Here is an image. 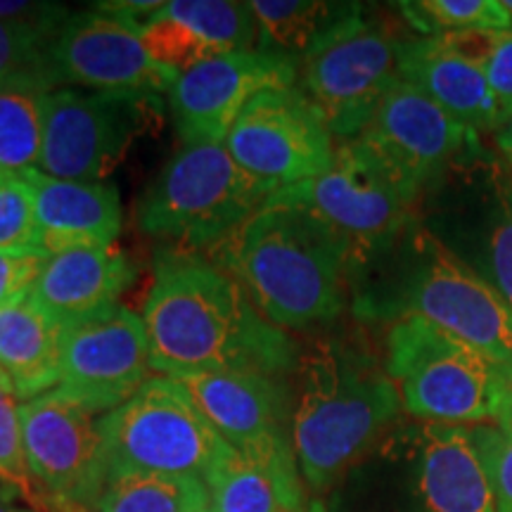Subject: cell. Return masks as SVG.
Instances as JSON below:
<instances>
[{
    "mask_svg": "<svg viewBox=\"0 0 512 512\" xmlns=\"http://www.w3.org/2000/svg\"><path fill=\"white\" fill-rule=\"evenodd\" d=\"M140 318L150 370L176 380L233 370L283 375L299 361L290 335L261 316L233 275L197 252L157 256Z\"/></svg>",
    "mask_w": 512,
    "mask_h": 512,
    "instance_id": "6da1fadb",
    "label": "cell"
},
{
    "mask_svg": "<svg viewBox=\"0 0 512 512\" xmlns=\"http://www.w3.org/2000/svg\"><path fill=\"white\" fill-rule=\"evenodd\" d=\"M211 259L280 330L330 323L344 309L349 247L302 209L264 202Z\"/></svg>",
    "mask_w": 512,
    "mask_h": 512,
    "instance_id": "7a4b0ae2",
    "label": "cell"
},
{
    "mask_svg": "<svg viewBox=\"0 0 512 512\" xmlns=\"http://www.w3.org/2000/svg\"><path fill=\"white\" fill-rule=\"evenodd\" d=\"M299 370L292 448L304 482L325 491L380 444L403 408L384 363L347 344L316 342Z\"/></svg>",
    "mask_w": 512,
    "mask_h": 512,
    "instance_id": "3957f363",
    "label": "cell"
},
{
    "mask_svg": "<svg viewBox=\"0 0 512 512\" xmlns=\"http://www.w3.org/2000/svg\"><path fill=\"white\" fill-rule=\"evenodd\" d=\"M384 370L401 408L437 425H491L503 413V366L418 316L396 318Z\"/></svg>",
    "mask_w": 512,
    "mask_h": 512,
    "instance_id": "277c9868",
    "label": "cell"
},
{
    "mask_svg": "<svg viewBox=\"0 0 512 512\" xmlns=\"http://www.w3.org/2000/svg\"><path fill=\"white\" fill-rule=\"evenodd\" d=\"M266 197L223 143L181 145L140 197L138 226L185 252H211L252 219Z\"/></svg>",
    "mask_w": 512,
    "mask_h": 512,
    "instance_id": "5b68a950",
    "label": "cell"
},
{
    "mask_svg": "<svg viewBox=\"0 0 512 512\" xmlns=\"http://www.w3.org/2000/svg\"><path fill=\"white\" fill-rule=\"evenodd\" d=\"M110 479L174 475L204 479L233 446L211 427L176 377H150L119 408L100 418Z\"/></svg>",
    "mask_w": 512,
    "mask_h": 512,
    "instance_id": "8992f818",
    "label": "cell"
},
{
    "mask_svg": "<svg viewBox=\"0 0 512 512\" xmlns=\"http://www.w3.org/2000/svg\"><path fill=\"white\" fill-rule=\"evenodd\" d=\"M266 202L306 211L349 247L356 264L392 245L411 219L415 195L361 138H351L337 145L328 171Z\"/></svg>",
    "mask_w": 512,
    "mask_h": 512,
    "instance_id": "52a82bcc",
    "label": "cell"
},
{
    "mask_svg": "<svg viewBox=\"0 0 512 512\" xmlns=\"http://www.w3.org/2000/svg\"><path fill=\"white\" fill-rule=\"evenodd\" d=\"M399 43L356 5L302 57L299 88L332 136L351 140L366 131L384 95L401 79Z\"/></svg>",
    "mask_w": 512,
    "mask_h": 512,
    "instance_id": "ba28073f",
    "label": "cell"
},
{
    "mask_svg": "<svg viewBox=\"0 0 512 512\" xmlns=\"http://www.w3.org/2000/svg\"><path fill=\"white\" fill-rule=\"evenodd\" d=\"M396 313L427 320L501 366L512 358V309L486 275L432 235L415 242L411 264L396 287Z\"/></svg>",
    "mask_w": 512,
    "mask_h": 512,
    "instance_id": "9c48e42d",
    "label": "cell"
},
{
    "mask_svg": "<svg viewBox=\"0 0 512 512\" xmlns=\"http://www.w3.org/2000/svg\"><path fill=\"white\" fill-rule=\"evenodd\" d=\"M223 145L268 197L328 171L337 150L328 124L299 86L254 95Z\"/></svg>",
    "mask_w": 512,
    "mask_h": 512,
    "instance_id": "30bf717a",
    "label": "cell"
},
{
    "mask_svg": "<svg viewBox=\"0 0 512 512\" xmlns=\"http://www.w3.org/2000/svg\"><path fill=\"white\" fill-rule=\"evenodd\" d=\"M24 456L43 512L95 510L110 482L100 418L57 389L22 403Z\"/></svg>",
    "mask_w": 512,
    "mask_h": 512,
    "instance_id": "8fae6325",
    "label": "cell"
},
{
    "mask_svg": "<svg viewBox=\"0 0 512 512\" xmlns=\"http://www.w3.org/2000/svg\"><path fill=\"white\" fill-rule=\"evenodd\" d=\"M157 98L55 88L36 169L62 181L102 183L147 124Z\"/></svg>",
    "mask_w": 512,
    "mask_h": 512,
    "instance_id": "7c38bea8",
    "label": "cell"
},
{
    "mask_svg": "<svg viewBox=\"0 0 512 512\" xmlns=\"http://www.w3.org/2000/svg\"><path fill=\"white\" fill-rule=\"evenodd\" d=\"M46 72L55 88L157 98L176 74L147 55L138 24L105 10L76 12L48 48Z\"/></svg>",
    "mask_w": 512,
    "mask_h": 512,
    "instance_id": "4fadbf2b",
    "label": "cell"
},
{
    "mask_svg": "<svg viewBox=\"0 0 512 512\" xmlns=\"http://www.w3.org/2000/svg\"><path fill=\"white\" fill-rule=\"evenodd\" d=\"M143 318L126 306L74 320L62 330L57 392L95 415L126 403L150 380Z\"/></svg>",
    "mask_w": 512,
    "mask_h": 512,
    "instance_id": "5bb4252c",
    "label": "cell"
},
{
    "mask_svg": "<svg viewBox=\"0 0 512 512\" xmlns=\"http://www.w3.org/2000/svg\"><path fill=\"white\" fill-rule=\"evenodd\" d=\"M297 86V60L268 50H235L183 72L169 91L183 145L223 143L247 102L266 88Z\"/></svg>",
    "mask_w": 512,
    "mask_h": 512,
    "instance_id": "9a60e30c",
    "label": "cell"
},
{
    "mask_svg": "<svg viewBox=\"0 0 512 512\" xmlns=\"http://www.w3.org/2000/svg\"><path fill=\"white\" fill-rule=\"evenodd\" d=\"M467 133L425 93L399 79L358 138L418 197L422 185L434 181L458 155Z\"/></svg>",
    "mask_w": 512,
    "mask_h": 512,
    "instance_id": "2e32d148",
    "label": "cell"
},
{
    "mask_svg": "<svg viewBox=\"0 0 512 512\" xmlns=\"http://www.w3.org/2000/svg\"><path fill=\"white\" fill-rule=\"evenodd\" d=\"M401 446L408 463L406 512H498L475 430L420 422Z\"/></svg>",
    "mask_w": 512,
    "mask_h": 512,
    "instance_id": "e0dca14e",
    "label": "cell"
},
{
    "mask_svg": "<svg viewBox=\"0 0 512 512\" xmlns=\"http://www.w3.org/2000/svg\"><path fill=\"white\" fill-rule=\"evenodd\" d=\"M399 76L467 131L498 133L508 124L482 69L448 48L439 36L401 41Z\"/></svg>",
    "mask_w": 512,
    "mask_h": 512,
    "instance_id": "ac0fdd59",
    "label": "cell"
},
{
    "mask_svg": "<svg viewBox=\"0 0 512 512\" xmlns=\"http://www.w3.org/2000/svg\"><path fill=\"white\" fill-rule=\"evenodd\" d=\"M204 484L211 512H306L302 470L287 437L233 448Z\"/></svg>",
    "mask_w": 512,
    "mask_h": 512,
    "instance_id": "d6986e66",
    "label": "cell"
},
{
    "mask_svg": "<svg viewBox=\"0 0 512 512\" xmlns=\"http://www.w3.org/2000/svg\"><path fill=\"white\" fill-rule=\"evenodd\" d=\"M204 418L233 448L285 437V389L278 375L233 370L181 377Z\"/></svg>",
    "mask_w": 512,
    "mask_h": 512,
    "instance_id": "ffe728a7",
    "label": "cell"
},
{
    "mask_svg": "<svg viewBox=\"0 0 512 512\" xmlns=\"http://www.w3.org/2000/svg\"><path fill=\"white\" fill-rule=\"evenodd\" d=\"M22 174L34 190L38 247L57 254L72 247L114 245L121 230V200L112 183L62 181L38 169Z\"/></svg>",
    "mask_w": 512,
    "mask_h": 512,
    "instance_id": "44dd1931",
    "label": "cell"
},
{
    "mask_svg": "<svg viewBox=\"0 0 512 512\" xmlns=\"http://www.w3.org/2000/svg\"><path fill=\"white\" fill-rule=\"evenodd\" d=\"M133 266L117 245L72 247L50 254L34 285V299L57 323L69 325L119 304Z\"/></svg>",
    "mask_w": 512,
    "mask_h": 512,
    "instance_id": "7402d4cb",
    "label": "cell"
},
{
    "mask_svg": "<svg viewBox=\"0 0 512 512\" xmlns=\"http://www.w3.org/2000/svg\"><path fill=\"white\" fill-rule=\"evenodd\" d=\"M62 330L34 294L0 309V370L22 403L60 384Z\"/></svg>",
    "mask_w": 512,
    "mask_h": 512,
    "instance_id": "603a6c76",
    "label": "cell"
},
{
    "mask_svg": "<svg viewBox=\"0 0 512 512\" xmlns=\"http://www.w3.org/2000/svg\"><path fill=\"white\" fill-rule=\"evenodd\" d=\"M53 91V81L43 69L0 81V169L8 174H22L38 166L48 98Z\"/></svg>",
    "mask_w": 512,
    "mask_h": 512,
    "instance_id": "cb8c5ba5",
    "label": "cell"
},
{
    "mask_svg": "<svg viewBox=\"0 0 512 512\" xmlns=\"http://www.w3.org/2000/svg\"><path fill=\"white\" fill-rule=\"evenodd\" d=\"M259 29V50L297 60L356 5L316 0H254L249 3Z\"/></svg>",
    "mask_w": 512,
    "mask_h": 512,
    "instance_id": "d4e9b609",
    "label": "cell"
},
{
    "mask_svg": "<svg viewBox=\"0 0 512 512\" xmlns=\"http://www.w3.org/2000/svg\"><path fill=\"white\" fill-rule=\"evenodd\" d=\"M209 489L200 477L121 475L107 482L93 512H209Z\"/></svg>",
    "mask_w": 512,
    "mask_h": 512,
    "instance_id": "484cf974",
    "label": "cell"
},
{
    "mask_svg": "<svg viewBox=\"0 0 512 512\" xmlns=\"http://www.w3.org/2000/svg\"><path fill=\"white\" fill-rule=\"evenodd\" d=\"M166 15L188 24L219 53L254 50L259 46L254 12L249 3L235 0H171L164 3Z\"/></svg>",
    "mask_w": 512,
    "mask_h": 512,
    "instance_id": "4316f807",
    "label": "cell"
},
{
    "mask_svg": "<svg viewBox=\"0 0 512 512\" xmlns=\"http://www.w3.org/2000/svg\"><path fill=\"white\" fill-rule=\"evenodd\" d=\"M399 8L408 24L425 36L512 29V19L501 0H418L401 3Z\"/></svg>",
    "mask_w": 512,
    "mask_h": 512,
    "instance_id": "83f0119b",
    "label": "cell"
},
{
    "mask_svg": "<svg viewBox=\"0 0 512 512\" xmlns=\"http://www.w3.org/2000/svg\"><path fill=\"white\" fill-rule=\"evenodd\" d=\"M140 38H143V46L147 55L155 60L159 67H164L166 72L181 76L183 72L195 67L209 57L221 55L211 43L192 31L188 24L178 22L176 17L166 15L164 5L155 15L147 17L140 24Z\"/></svg>",
    "mask_w": 512,
    "mask_h": 512,
    "instance_id": "f1b7e54d",
    "label": "cell"
},
{
    "mask_svg": "<svg viewBox=\"0 0 512 512\" xmlns=\"http://www.w3.org/2000/svg\"><path fill=\"white\" fill-rule=\"evenodd\" d=\"M0 484L17 491L29 505L43 512L41 491L31 477L22 439V401L0 370Z\"/></svg>",
    "mask_w": 512,
    "mask_h": 512,
    "instance_id": "f546056e",
    "label": "cell"
},
{
    "mask_svg": "<svg viewBox=\"0 0 512 512\" xmlns=\"http://www.w3.org/2000/svg\"><path fill=\"white\" fill-rule=\"evenodd\" d=\"M38 247L34 190L24 174H5L0 183V249Z\"/></svg>",
    "mask_w": 512,
    "mask_h": 512,
    "instance_id": "4dcf8cb0",
    "label": "cell"
},
{
    "mask_svg": "<svg viewBox=\"0 0 512 512\" xmlns=\"http://www.w3.org/2000/svg\"><path fill=\"white\" fill-rule=\"evenodd\" d=\"M57 31L0 22V81L8 79V76L31 72V69L46 72L48 48Z\"/></svg>",
    "mask_w": 512,
    "mask_h": 512,
    "instance_id": "1f68e13d",
    "label": "cell"
},
{
    "mask_svg": "<svg viewBox=\"0 0 512 512\" xmlns=\"http://www.w3.org/2000/svg\"><path fill=\"white\" fill-rule=\"evenodd\" d=\"M486 280L512 309V197L503 200L484 242Z\"/></svg>",
    "mask_w": 512,
    "mask_h": 512,
    "instance_id": "d6a6232c",
    "label": "cell"
},
{
    "mask_svg": "<svg viewBox=\"0 0 512 512\" xmlns=\"http://www.w3.org/2000/svg\"><path fill=\"white\" fill-rule=\"evenodd\" d=\"M475 439L494 486L496 510L512 512V430L477 425Z\"/></svg>",
    "mask_w": 512,
    "mask_h": 512,
    "instance_id": "836d02e7",
    "label": "cell"
},
{
    "mask_svg": "<svg viewBox=\"0 0 512 512\" xmlns=\"http://www.w3.org/2000/svg\"><path fill=\"white\" fill-rule=\"evenodd\" d=\"M41 247H5L0 249V309L34 292V285L48 261Z\"/></svg>",
    "mask_w": 512,
    "mask_h": 512,
    "instance_id": "e575fe53",
    "label": "cell"
},
{
    "mask_svg": "<svg viewBox=\"0 0 512 512\" xmlns=\"http://www.w3.org/2000/svg\"><path fill=\"white\" fill-rule=\"evenodd\" d=\"M482 72L489 81L491 93L501 105L508 121L512 119V29L496 31L491 48L484 57Z\"/></svg>",
    "mask_w": 512,
    "mask_h": 512,
    "instance_id": "d590c367",
    "label": "cell"
},
{
    "mask_svg": "<svg viewBox=\"0 0 512 512\" xmlns=\"http://www.w3.org/2000/svg\"><path fill=\"white\" fill-rule=\"evenodd\" d=\"M69 17H72V12L64 8V5L29 3V0H0V22L57 31Z\"/></svg>",
    "mask_w": 512,
    "mask_h": 512,
    "instance_id": "8d00e7d4",
    "label": "cell"
},
{
    "mask_svg": "<svg viewBox=\"0 0 512 512\" xmlns=\"http://www.w3.org/2000/svg\"><path fill=\"white\" fill-rule=\"evenodd\" d=\"M503 387H505L503 413L496 425L503 427V430H512V358L503 366Z\"/></svg>",
    "mask_w": 512,
    "mask_h": 512,
    "instance_id": "74e56055",
    "label": "cell"
},
{
    "mask_svg": "<svg viewBox=\"0 0 512 512\" xmlns=\"http://www.w3.org/2000/svg\"><path fill=\"white\" fill-rule=\"evenodd\" d=\"M0 512H41L34 505L24 501L17 491L8 489V486H0Z\"/></svg>",
    "mask_w": 512,
    "mask_h": 512,
    "instance_id": "f35d334b",
    "label": "cell"
},
{
    "mask_svg": "<svg viewBox=\"0 0 512 512\" xmlns=\"http://www.w3.org/2000/svg\"><path fill=\"white\" fill-rule=\"evenodd\" d=\"M496 143L501 147V152L512 150V119L496 133Z\"/></svg>",
    "mask_w": 512,
    "mask_h": 512,
    "instance_id": "ab89813d",
    "label": "cell"
},
{
    "mask_svg": "<svg viewBox=\"0 0 512 512\" xmlns=\"http://www.w3.org/2000/svg\"><path fill=\"white\" fill-rule=\"evenodd\" d=\"M53 512H91V510H83V508H69V505H67V508H55Z\"/></svg>",
    "mask_w": 512,
    "mask_h": 512,
    "instance_id": "60d3db41",
    "label": "cell"
},
{
    "mask_svg": "<svg viewBox=\"0 0 512 512\" xmlns=\"http://www.w3.org/2000/svg\"><path fill=\"white\" fill-rule=\"evenodd\" d=\"M5 174H8V171H3V169H0V183H3V178H5Z\"/></svg>",
    "mask_w": 512,
    "mask_h": 512,
    "instance_id": "b9f144b4",
    "label": "cell"
},
{
    "mask_svg": "<svg viewBox=\"0 0 512 512\" xmlns=\"http://www.w3.org/2000/svg\"><path fill=\"white\" fill-rule=\"evenodd\" d=\"M0 486H3V484H0Z\"/></svg>",
    "mask_w": 512,
    "mask_h": 512,
    "instance_id": "7bdbcfd3",
    "label": "cell"
},
{
    "mask_svg": "<svg viewBox=\"0 0 512 512\" xmlns=\"http://www.w3.org/2000/svg\"><path fill=\"white\" fill-rule=\"evenodd\" d=\"M209 512H211V510H209Z\"/></svg>",
    "mask_w": 512,
    "mask_h": 512,
    "instance_id": "ee69618b",
    "label": "cell"
}]
</instances>
